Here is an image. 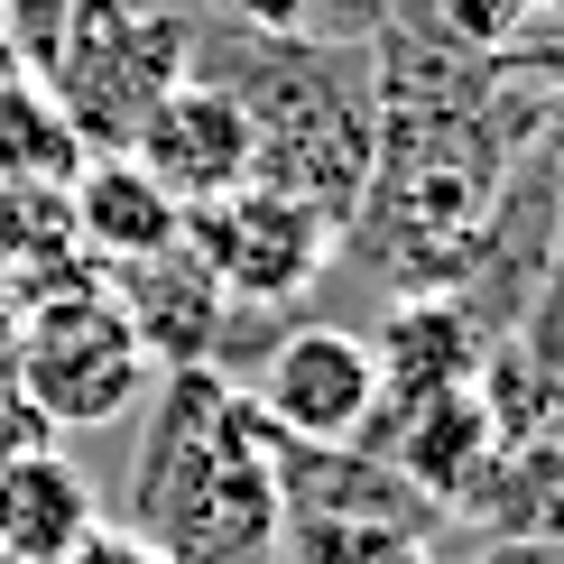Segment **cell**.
Returning <instances> with one entry per match:
<instances>
[{"label": "cell", "mask_w": 564, "mask_h": 564, "mask_svg": "<svg viewBox=\"0 0 564 564\" xmlns=\"http://www.w3.org/2000/svg\"><path fill=\"white\" fill-rule=\"evenodd\" d=\"M185 250L214 269V288L231 305H288V296H305L324 269H334L343 223L324 214V204L288 195V185L250 176V185H231V195L185 214Z\"/></svg>", "instance_id": "cell-5"}, {"label": "cell", "mask_w": 564, "mask_h": 564, "mask_svg": "<svg viewBox=\"0 0 564 564\" xmlns=\"http://www.w3.org/2000/svg\"><path fill=\"white\" fill-rule=\"evenodd\" d=\"M139 536H158L176 564H260L278 536V463L269 426L241 389L214 370L167 380V426L139 463Z\"/></svg>", "instance_id": "cell-1"}, {"label": "cell", "mask_w": 564, "mask_h": 564, "mask_svg": "<svg viewBox=\"0 0 564 564\" xmlns=\"http://www.w3.org/2000/svg\"><path fill=\"white\" fill-rule=\"evenodd\" d=\"M370 361H380V408H389V398H398V408H426V398L481 389L490 334H481L473 305H454V296H408V305L380 324Z\"/></svg>", "instance_id": "cell-11"}, {"label": "cell", "mask_w": 564, "mask_h": 564, "mask_svg": "<svg viewBox=\"0 0 564 564\" xmlns=\"http://www.w3.org/2000/svg\"><path fill=\"white\" fill-rule=\"evenodd\" d=\"M65 564H176V555L158 546V536H139V528H111V519H102V528H93Z\"/></svg>", "instance_id": "cell-18"}, {"label": "cell", "mask_w": 564, "mask_h": 564, "mask_svg": "<svg viewBox=\"0 0 564 564\" xmlns=\"http://www.w3.org/2000/svg\"><path fill=\"white\" fill-rule=\"evenodd\" d=\"M260 426H278L288 444H351L380 416V361H370V334L351 324H288L260 361V389H250Z\"/></svg>", "instance_id": "cell-7"}, {"label": "cell", "mask_w": 564, "mask_h": 564, "mask_svg": "<svg viewBox=\"0 0 564 564\" xmlns=\"http://www.w3.org/2000/svg\"><path fill=\"white\" fill-rule=\"evenodd\" d=\"M223 10L241 19L250 37H278V46H288V37H315V10H324V0H223Z\"/></svg>", "instance_id": "cell-16"}, {"label": "cell", "mask_w": 564, "mask_h": 564, "mask_svg": "<svg viewBox=\"0 0 564 564\" xmlns=\"http://www.w3.org/2000/svg\"><path fill=\"white\" fill-rule=\"evenodd\" d=\"M93 278L84 241H75V195L65 185H0V288L19 305L46 288Z\"/></svg>", "instance_id": "cell-13"}, {"label": "cell", "mask_w": 564, "mask_h": 564, "mask_svg": "<svg viewBox=\"0 0 564 564\" xmlns=\"http://www.w3.org/2000/svg\"><path fill=\"white\" fill-rule=\"evenodd\" d=\"M10 370H19V389H29V408L46 416V435H102V426H121L139 398H149V380H158L102 269L19 305Z\"/></svg>", "instance_id": "cell-2"}, {"label": "cell", "mask_w": 564, "mask_h": 564, "mask_svg": "<svg viewBox=\"0 0 564 564\" xmlns=\"http://www.w3.org/2000/svg\"><path fill=\"white\" fill-rule=\"evenodd\" d=\"M10 351H19V296L0 288V370H10Z\"/></svg>", "instance_id": "cell-19"}, {"label": "cell", "mask_w": 564, "mask_h": 564, "mask_svg": "<svg viewBox=\"0 0 564 564\" xmlns=\"http://www.w3.org/2000/svg\"><path fill=\"white\" fill-rule=\"evenodd\" d=\"M0 564H10V555H0Z\"/></svg>", "instance_id": "cell-21"}, {"label": "cell", "mask_w": 564, "mask_h": 564, "mask_svg": "<svg viewBox=\"0 0 564 564\" xmlns=\"http://www.w3.org/2000/svg\"><path fill=\"white\" fill-rule=\"evenodd\" d=\"M241 111H250V130H260V176L305 195V204H324L334 223H351V204H361V185H370L380 121H370V102L334 75V56H305V37H288V46L269 37L260 93H241Z\"/></svg>", "instance_id": "cell-3"}, {"label": "cell", "mask_w": 564, "mask_h": 564, "mask_svg": "<svg viewBox=\"0 0 564 564\" xmlns=\"http://www.w3.org/2000/svg\"><path fill=\"white\" fill-rule=\"evenodd\" d=\"M408 435H398V463L408 481H426L435 500H463L490 463V389H454V398H426V408H398Z\"/></svg>", "instance_id": "cell-14"}, {"label": "cell", "mask_w": 564, "mask_h": 564, "mask_svg": "<svg viewBox=\"0 0 564 564\" xmlns=\"http://www.w3.org/2000/svg\"><path fill=\"white\" fill-rule=\"evenodd\" d=\"M65 195H75V241H84V260L102 278H121V269H139V260H158V250L185 241V204L139 167L130 149L84 158V167L65 176Z\"/></svg>", "instance_id": "cell-10"}, {"label": "cell", "mask_w": 564, "mask_h": 564, "mask_svg": "<svg viewBox=\"0 0 564 564\" xmlns=\"http://www.w3.org/2000/svg\"><path fill=\"white\" fill-rule=\"evenodd\" d=\"M111 296H121V315H130V334H139V351H149L158 380L204 370L214 343H223V324H231V296L214 288V269H204L185 241L158 250V260H139V269H121Z\"/></svg>", "instance_id": "cell-9"}, {"label": "cell", "mask_w": 564, "mask_h": 564, "mask_svg": "<svg viewBox=\"0 0 564 564\" xmlns=\"http://www.w3.org/2000/svg\"><path fill=\"white\" fill-rule=\"evenodd\" d=\"M37 444H56V435H46V416L29 408V389H19V370H0V463L37 454Z\"/></svg>", "instance_id": "cell-17"}, {"label": "cell", "mask_w": 564, "mask_h": 564, "mask_svg": "<svg viewBox=\"0 0 564 564\" xmlns=\"http://www.w3.org/2000/svg\"><path fill=\"white\" fill-rule=\"evenodd\" d=\"M408 19H416V37L454 46V56H500L536 19V0H408Z\"/></svg>", "instance_id": "cell-15"}, {"label": "cell", "mask_w": 564, "mask_h": 564, "mask_svg": "<svg viewBox=\"0 0 564 564\" xmlns=\"http://www.w3.org/2000/svg\"><path fill=\"white\" fill-rule=\"evenodd\" d=\"M481 389H490V463L473 509L509 536H564V380L546 370L528 380V361L490 351Z\"/></svg>", "instance_id": "cell-6"}, {"label": "cell", "mask_w": 564, "mask_h": 564, "mask_svg": "<svg viewBox=\"0 0 564 564\" xmlns=\"http://www.w3.org/2000/svg\"><path fill=\"white\" fill-rule=\"evenodd\" d=\"M130 158L167 185L185 214H195V204H214V195H231V185L260 176V130H250V111H241L231 84H195V75H185L167 102L139 121Z\"/></svg>", "instance_id": "cell-8"}, {"label": "cell", "mask_w": 564, "mask_h": 564, "mask_svg": "<svg viewBox=\"0 0 564 564\" xmlns=\"http://www.w3.org/2000/svg\"><path fill=\"white\" fill-rule=\"evenodd\" d=\"M185 65H195V29H185V19L111 0V10L46 65V93H56V111L75 121L84 158H111V149H130L139 121L185 84Z\"/></svg>", "instance_id": "cell-4"}, {"label": "cell", "mask_w": 564, "mask_h": 564, "mask_svg": "<svg viewBox=\"0 0 564 564\" xmlns=\"http://www.w3.org/2000/svg\"><path fill=\"white\" fill-rule=\"evenodd\" d=\"M546 158H555V176H564V102H555V121H546Z\"/></svg>", "instance_id": "cell-20"}, {"label": "cell", "mask_w": 564, "mask_h": 564, "mask_svg": "<svg viewBox=\"0 0 564 564\" xmlns=\"http://www.w3.org/2000/svg\"><path fill=\"white\" fill-rule=\"evenodd\" d=\"M93 528H102L93 473H75L56 444L0 463V555H10V564H65Z\"/></svg>", "instance_id": "cell-12"}]
</instances>
